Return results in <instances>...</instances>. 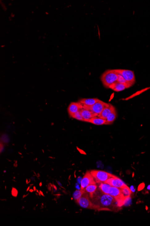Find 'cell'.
I'll use <instances>...</instances> for the list:
<instances>
[{
  "instance_id": "1",
  "label": "cell",
  "mask_w": 150,
  "mask_h": 226,
  "mask_svg": "<svg viewBox=\"0 0 150 226\" xmlns=\"http://www.w3.org/2000/svg\"><path fill=\"white\" fill-rule=\"evenodd\" d=\"M90 199L94 204L99 207L100 211H114L120 208L118 201L115 198L109 194H104L101 191L100 192L96 191Z\"/></svg>"
},
{
  "instance_id": "3",
  "label": "cell",
  "mask_w": 150,
  "mask_h": 226,
  "mask_svg": "<svg viewBox=\"0 0 150 226\" xmlns=\"http://www.w3.org/2000/svg\"><path fill=\"white\" fill-rule=\"evenodd\" d=\"M88 193L85 192L80 199L76 202L82 208L100 210L99 207L92 202L90 199Z\"/></svg>"
},
{
  "instance_id": "20",
  "label": "cell",
  "mask_w": 150,
  "mask_h": 226,
  "mask_svg": "<svg viewBox=\"0 0 150 226\" xmlns=\"http://www.w3.org/2000/svg\"><path fill=\"white\" fill-rule=\"evenodd\" d=\"M117 81L120 82V83H122V84L125 85V86H127V88H129L131 87L130 85L128 84V82L124 79V77L122 75H120V74H118V80H117Z\"/></svg>"
},
{
  "instance_id": "11",
  "label": "cell",
  "mask_w": 150,
  "mask_h": 226,
  "mask_svg": "<svg viewBox=\"0 0 150 226\" xmlns=\"http://www.w3.org/2000/svg\"><path fill=\"white\" fill-rule=\"evenodd\" d=\"M115 109V107L113 105H112L110 104H109V105L108 107L105 108L103 110V111H102V112L98 116V117H99L103 119L106 120L107 116L109 115L110 113H111Z\"/></svg>"
},
{
  "instance_id": "22",
  "label": "cell",
  "mask_w": 150,
  "mask_h": 226,
  "mask_svg": "<svg viewBox=\"0 0 150 226\" xmlns=\"http://www.w3.org/2000/svg\"><path fill=\"white\" fill-rule=\"evenodd\" d=\"M145 187V184L144 183H142L140 184L138 187V191H141V190H143Z\"/></svg>"
},
{
  "instance_id": "7",
  "label": "cell",
  "mask_w": 150,
  "mask_h": 226,
  "mask_svg": "<svg viewBox=\"0 0 150 226\" xmlns=\"http://www.w3.org/2000/svg\"><path fill=\"white\" fill-rule=\"evenodd\" d=\"M95 180L93 176L91 174L90 171H87L85 173V175L83 177L81 181V189L85 190L86 187L92 184H96Z\"/></svg>"
},
{
  "instance_id": "18",
  "label": "cell",
  "mask_w": 150,
  "mask_h": 226,
  "mask_svg": "<svg viewBox=\"0 0 150 226\" xmlns=\"http://www.w3.org/2000/svg\"><path fill=\"white\" fill-rule=\"evenodd\" d=\"M111 186L106 183H100L99 185V188L100 191L102 193L106 194H108L109 190Z\"/></svg>"
},
{
  "instance_id": "12",
  "label": "cell",
  "mask_w": 150,
  "mask_h": 226,
  "mask_svg": "<svg viewBox=\"0 0 150 226\" xmlns=\"http://www.w3.org/2000/svg\"><path fill=\"white\" fill-rule=\"evenodd\" d=\"M99 100L98 99H96V98H93V99H83L80 100L79 101V102L81 103L83 106H85V107H90V106L94 105Z\"/></svg>"
},
{
  "instance_id": "9",
  "label": "cell",
  "mask_w": 150,
  "mask_h": 226,
  "mask_svg": "<svg viewBox=\"0 0 150 226\" xmlns=\"http://www.w3.org/2000/svg\"><path fill=\"white\" fill-rule=\"evenodd\" d=\"M83 108V106L79 102H72L68 108V113L70 117L81 110Z\"/></svg>"
},
{
  "instance_id": "4",
  "label": "cell",
  "mask_w": 150,
  "mask_h": 226,
  "mask_svg": "<svg viewBox=\"0 0 150 226\" xmlns=\"http://www.w3.org/2000/svg\"><path fill=\"white\" fill-rule=\"evenodd\" d=\"M90 173L93 176L96 183H104L108 179L115 176L106 171L100 170H91Z\"/></svg>"
},
{
  "instance_id": "6",
  "label": "cell",
  "mask_w": 150,
  "mask_h": 226,
  "mask_svg": "<svg viewBox=\"0 0 150 226\" xmlns=\"http://www.w3.org/2000/svg\"><path fill=\"white\" fill-rule=\"evenodd\" d=\"M109 105V104H107L105 102L99 100L97 103H96L94 105L90 107H85L83 106V108L89 110L91 111L93 113L98 116L102 112L103 110L106 107Z\"/></svg>"
},
{
  "instance_id": "13",
  "label": "cell",
  "mask_w": 150,
  "mask_h": 226,
  "mask_svg": "<svg viewBox=\"0 0 150 226\" xmlns=\"http://www.w3.org/2000/svg\"><path fill=\"white\" fill-rule=\"evenodd\" d=\"M109 88L112 89L115 92H120V91H124L125 89H127V87L124 84L117 81L110 86Z\"/></svg>"
},
{
  "instance_id": "16",
  "label": "cell",
  "mask_w": 150,
  "mask_h": 226,
  "mask_svg": "<svg viewBox=\"0 0 150 226\" xmlns=\"http://www.w3.org/2000/svg\"><path fill=\"white\" fill-rule=\"evenodd\" d=\"M117 117V113L116 110H114L111 113H110L106 119V125H110L112 124Z\"/></svg>"
},
{
  "instance_id": "23",
  "label": "cell",
  "mask_w": 150,
  "mask_h": 226,
  "mask_svg": "<svg viewBox=\"0 0 150 226\" xmlns=\"http://www.w3.org/2000/svg\"><path fill=\"white\" fill-rule=\"evenodd\" d=\"M147 189L149 190V191H150V185L148 186V187H147Z\"/></svg>"
},
{
  "instance_id": "14",
  "label": "cell",
  "mask_w": 150,
  "mask_h": 226,
  "mask_svg": "<svg viewBox=\"0 0 150 226\" xmlns=\"http://www.w3.org/2000/svg\"><path fill=\"white\" fill-rule=\"evenodd\" d=\"M87 122H88L93 124L95 125H106V120L103 119L97 116V117H94L90 119Z\"/></svg>"
},
{
  "instance_id": "21",
  "label": "cell",
  "mask_w": 150,
  "mask_h": 226,
  "mask_svg": "<svg viewBox=\"0 0 150 226\" xmlns=\"http://www.w3.org/2000/svg\"><path fill=\"white\" fill-rule=\"evenodd\" d=\"M71 117L73 118L76 119L77 120L84 121V122L85 121L84 119L83 118L82 116L81 115V114L80 111L77 112V113H76L74 114Z\"/></svg>"
},
{
  "instance_id": "2",
  "label": "cell",
  "mask_w": 150,
  "mask_h": 226,
  "mask_svg": "<svg viewBox=\"0 0 150 226\" xmlns=\"http://www.w3.org/2000/svg\"><path fill=\"white\" fill-rule=\"evenodd\" d=\"M118 74L115 70H106L101 76V80L103 86L106 88H109L110 86L117 82Z\"/></svg>"
},
{
  "instance_id": "8",
  "label": "cell",
  "mask_w": 150,
  "mask_h": 226,
  "mask_svg": "<svg viewBox=\"0 0 150 226\" xmlns=\"http://www.w3.org/2000/svg\"><path fill=\"white\" fill-rule=\"evenodd\" d=\"M104 183H107L111 186L117 187L119 189H121L123 187L127 186L120 178H118L115 176L108 179Z\"/></svg>"
},
{
  "instance_id": "19",
  "label": "cell",
  "mask_w": 150,
  "mask_h": 226,
  "mask_svg": "<svg viewBox=\"0 0 150 226\" xmlns=\"http://www.w3.org/2000/svg\"><path fill=\"white\" fill-rule=\"evenodd\" d=\"M85 192V190H83L81 189L80 190H77L75 191L73 194V198L74 200H75L76 202L78 201Z\"/></svg>"
},
{
  "instance_id": "5",
  "label": "cell",
  "mask_w": 150,
  "mask_h": 226,
  "mask_svg": "<svg viewBox=\"0 0 150 226\" xmlns=\"http://www.w3.org/2000/svg\"><path fill=\"white\" fill-rule=\"evenodd\" d=\"M117 73L122 75L130 86H132L135 83V77L134 71L128 70H115Z\"/></svg>"
},
{
  "instance_id": "10",
  "label": "cell",
  "mask_w": 150,
  "mask_h": 226,
  "mask_svg": "<svg viewBox=\"0 0 150 226\" xmlns=\"http://www.w3.org/2000/svg\"><path fill=\"white\" fill-rule=\"evenodd\" d=\"M80 112L83 118L84 119V122H87V121L89 120L90 119L98 116L97 115L93 113L91 111L87 109H84V108L81 109L80 110Z\"/></svg>"
},
{
  "instance_id": "17",
  "label": "cell",
  "mask_w": 150,
  "mask_h": 226,
  "mask_svg": "<svg viewBox=\"0 0 150 226\" xmlns=\"http://www.w3.org/2000/svg\"><path fill=\"white\" fill-rule=\"evenodd\" d=\"M121 192V195H122V197L124 198L125 200H126L127 198H130L131 196L132 191L129 188L128 186H125L123 188L120 189Z\"/></svg>"
},
{
  "instance_id": "15",
  "label": "cell",
  "mask_w": 150,
  "mask_h": 226,
  "mask_svg": "<svg viewBox=\"0 0 150 226\" xmlns=\"http://www.w3.org/2000/svg\"><path fill=\"white\" fill-rule=\"evenodd\" d=\"M97 190V186L96 184L89 185V186H87L85 189V192L89 194L90 198L93 196Z\"/></svg>"
}]
</instances>
